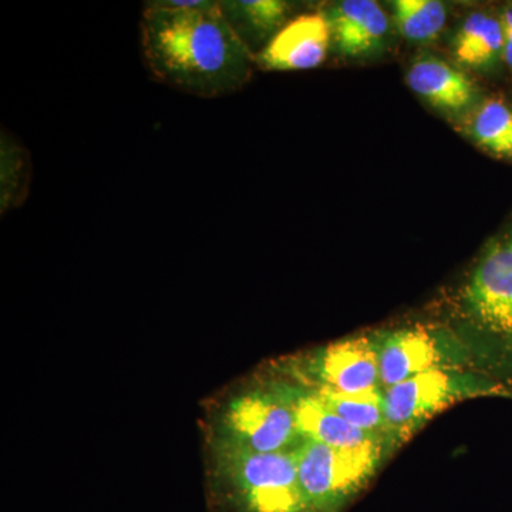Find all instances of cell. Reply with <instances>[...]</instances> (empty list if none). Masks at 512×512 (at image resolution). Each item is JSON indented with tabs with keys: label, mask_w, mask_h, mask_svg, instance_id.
Returning <instances> with one entry per match:
<instances>
[{
	"label": "cell",
	"mask_w": 512,
	"mask_h": 512,
	"mask_svg": "<svg viewBox=\"0 0 512 512\" xmlns=\"http://www.w3.org/2000/svg\"><path fill=\"white\" fill-rule=\"evenodd\" d=\"M211 493L224 512H309L293 453H254L210 441Z\"/></svg>",
	"instance_id": "obj_3"
},
{
	"label": "cell",
	"mask_w": 512,
	"mask_h": 512,
	"mask_svg": "<svg viewBox=\"0 0 512 512\" xmlns=\"http://www.w3.org/2000/svg\"><path fill=\"white\" fill-rule=\"evenodd\" d=\"M141 47L158 82L207 99L241 89L255 60L225 19L221 2L192 10L147 3Z\"/></svg>",
	"instance_id": "obj_1"
},
{
	"label": "cell",
	"mask_w": 512,
	"mask_h": 512,
	"mask_svg": "<svg viewBox=\"0 0 512 512\" xmlns=\"http://www.w3.org/2000/svg\"><path fill=\"white\" fill-rule=\"evenodd\" d=\"M295 413L296 424L305 440L318 441L342 450H360L377 446L392 448L383 437L356 429L348 421L332 412L308 386L279 383Z\"/></svg>",
	"instance_id": "obj_10"
},
{
	"label": "cell",
	"mask_w": 512,
	"mask_h": 512,
	"mask_svg": "<svg viewBox=\"0 0 512 512\" xmlns=\"http://www.w3.org/2000/svg\"><path fill=\"white\" fill-rule=\"evenodd\" d=\"M210 441L254 453H293L305 439L281 384L232 394L211 424Z\"/></svg>",
	"instance_id": "obj_5"
},
{
	"label": "cell",
	"mask_w": 512,
	"mask_h": 512,
	"mask_svg": "<svg viewBox=\"0 0 512 512\" xmlns=\"http://www.w3.org/2000/svg\"><path fill=\"white\" fill-rule=\"evenodd\" d=\"M308 387L332 412L348 421L353 427L376 434L393 444L387 431L386 417H384L383 389L360 394H342L323 389V387Z\"/></svg>",
	"instance_id": "obj_16"
},
{
	"label": "cell",
	"mask_w": 512,
	"mask_h": 512,
	"mask_svg": "<svg viewBox=\"0 0 512 512\" xmlns=\"http://www.w3.org/2000/svg\"><path fill=\"white\" fill-rule=\"evenodd\" d=\"M460 308L474 359L512 390V218L478 256Z\"/></svg>",
	"instance_id": "obj_2"
},
{
	"label": "cell",
	"mask_w": 512,
	"mask_h": 512,
	"mask_svg": "<svg viewBox=\"0 0 512 512\" xmlns=\"http://www.w3.org/2000/svg\"><path fill=\"white\" fill-rule=\"evenodd\" d=\"M454 53L458 62L477 72L493 74L505 69L501 10L470 13L454 37Z\"/></svg>",
	"instance_id": "obj_13"
},
{
	"label": "cell",
	"mask_w": 512,
	"mask_h": 512,
	"mask_svg": "<svg viewBox=\"0 0 512 512\" xmlns=\"http://www.w3.org/2000/svg\"><path fill=\"white\" fill-rule=\"evenodd\" d=\"M332 30L320 13H306L289 20L271 42L266 43L255 62L265 70L291 72L315 69L328 56Z\"/></svg>",
	"instance_id": "obj_9"
},
{
	"label": "cell",
	"mask_w": 512,
	"mask_h": 512,
	"mask_svg": "<svg viewBox=\"0 0 512 512\" xmlns=\"http://www.w3.org/2000/svg\"><path fill=\"white\" fill-rule=\"evenodd\" d=\"M26 183V156L18 144L2 137V211H8L23 200Z\"/></svg>",
	"instance_id": "obj_18"
},
{
	"label": "cell",
	"mask_w": 512,
	"mask_h": 512,
	"mask_svg": "<svg viewBox=\"0 0 512 512\" xmlns=\"http://www.w3.org/2000/svg\"><path fill=\"white\" fill-rule=\"evenodd\" d=\"M476 397H511L512 390L483 370L437 369L383 389L384 417L393 444L404 441L431 417Z\"/></svg>",
	"instance_id": "obj_4"
},
{
	"label": "cell",
	"mask_w": 512,
	"mask_h": 512,
	"mask_svg": "<svg viewBox=\"0 0 512 512\" xmlns=\"http://www.w3.org/2000/svg\"><path fill=\"white\" fill-rule=\"evenodd\" d=\"M501 20L504 29V64L512 76V3L501 9Z\"/></svg>",
	"instance_id": "obj_19"
},
{
	"label": "cell",
	"mask_w": 512,
	"mask_h": 512,
	"mask_svg": "<svg viewBox=\"0 0 512 512\" xmlns=\"http://www.w3.org/2000/svg\"><path fill=\"white\" fill-rule=\"evenodd\" d=\"M376 342L383 389L430 370L463 369L474 359L468 346L441 330L397 329L380 333Z\"/></svg>",
	"instance_id": "obj_7"
},
{
	"label": "cell",
	"mask_w": 512,
	"mask_h": 512,
	"mask_svg": "<svg viewBox=\"0 0 512 512\" xmlns=\"http://www.w3.org/2000/svg\"><path fill=\"white\" fill-rule=\"evenodd\" d=\"M468 133L488 154L512 163V103L503 97L481 100L468 120Z\"/></svg>",
	"instance_id": "obj_15"
},
{
	"label": "cell",
	"mask_w": 512,
	"mask_h": 512,
	"mask_svg": "<svg viewBox=\"0 0 512 512\" xmlns=\"http://www.w3.org/2000/svg\"><path fill=\"white\" fill-rule=\"evenodd\" d=\"M222 13L231 28L251 50L252 45L269 39L286 23L291 5L282 0H235L221 2Z\"/></svg>",
	"instance_id": "obj_14"
},
{
	"label": "cell",
	"mask_w": 512,
	"mask_h": 512,
	"mask_svg": "<svg viewBox=\"0 0 512 512\" xmlns=\"http://www.w3.org/2000/svg\"><path fill=\"white\" fill-rule=\"evenodd\" d=\"M306 386L342 394L383 389L376 336H357L330 343L306 362Z\"/></svg>",
	"instance_id": "obj_8"
},
{
	"label": "cell",
	"mask_w": 512,
	"mask_h": 512,
	"mask_svg": "<svg viewBox=\"0 0 512 512\" xmlns=\"http://www.w3.org/2000/svg\"><path fill=\"white\" fill-rule=\"evenodd\" d=\"M407 83L427 103L447 113L470 109L477 100V87L470 77L436 57H424L412 64Z\"/></svg>",
	"instance_id": "obj_12"
},
{
	"label": "cell",
	"mask_w": 512,
	"mask_h": 512,
	"mask_svg": "<svg viewBox=\"0 0 512 512\" xmlns=\"http://www.w3.org/2000/svg\"><path fill=\"white\" fill-rule=\"evenodd\" d=\"M390 447L342 450L305 440L295 450L299 484L309 512H340L375 476Z\"/></svg>",
	"instance_id": "obj_6"
},
{
	"label": "cell",
	"mask_w": 512,
	"mask_h": 512,
	"mask_svg": "<svg viewBox=\"0 0 512 512\" xmlns=\"http://www.w3.org/2000/svg\"><path fill=\"white\" fill-rule=\"evenodd\" d=\"M447 12L437 0H397L394 2V22L410 42H430L446 25Z\"/></svg>",
	"instance_id": "obj_17"
},
{
	"label": "cell",
	"mask_w": 512,
	"mask_h": 512,
	"mask_svg": "<svg viewBox=\"0 0 512 512\" xmlns=\"http://www.w3.org/2000/svg\"><path fill=\"white\" fill-rule=\"evenodd\" d=\"M332 42L342 55H372L383 46L390 30L389 18L373 0H343L329 9Z\"/></svg>",
	"instance_id": "obj_11"
}]
</instances>
